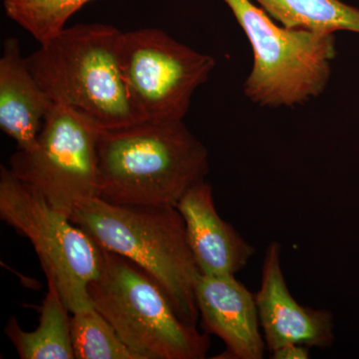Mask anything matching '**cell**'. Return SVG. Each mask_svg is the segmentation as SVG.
<instances>
[{
    "mask_svg": "<svg viewBox=\"0 0 359 359\" xmlns=\"http://www.w3.org/2000/svg\"><path fill=\"white\" fill-rule=\"evenodd\" d=\"M98 198L116 205H177L209 172V152L183 121L99 129Z\"/></svg>",
    "mask_w": 359,
    "mask_h": 359,
    "instance_id": "cell-1",
    "label": "cell"
},
{
    "mask_svg": "<svg viewBox=\"0 0 359 359\" xmlns=\"http://www.w3.org/2000/svg\"><path fill=\"white\" fill-rule=\"evenodd\" d=\"M122 32L101 23L66 26L26 57L54 104L87 118L99 129L142 123L121 65Z\"/></svg>",
    "mask_w": 359,
    "mask_h": 359,
    "instance_id": "cell-2",
    "label": "cell"
},
{
    "mask_svg": "<svg viewBox=\"0 0 359 359\" xmlns=\"http://www.w3.org/2000/svg\"><path fill=\"white\" fill-rule=\"evenodd\" d=\"M69 219L103 250L147 271L180 318L197 325L195 289L201 273L176 205H116L95 197L78 204Z\"/></svg>",
    "mask_w": 359,
    "mask_h": 359,
    "instance_id": "cell-3",
    "label": "cell"
},
{
    "mask_svg": "<svg viewBox=\"0 0 359 359\" xmlns=\"http://www.w3.org/2000/svg\"><path fill=\"white\" fill-rule=\"evenodd\" d=\"M249 40L252 65L244 81L250 102L294 108L327 89L337 57L334 33L285 27L252 0H222Z\"/></svg>",
    "mask_w": 359,
    "mask_h": 359,
    "instance_id": "cell-4",
    "label": "cell"
},
{
    "mask_svg": "<svg viewBox=\"0 0 359 359\" xmlns=\"http://www.w3.org/2000/svg\"><path fill=\"white\" fill-rule=\"evenodd\" d=\"M100 275L90 285L94 308L141 359H203L207 332L185 323L162 287L147 271L103 250Z\"/></svg>",
    "mask_w": 359,
    "mask_h": 359,
    "instance_id": "cell-5",
    "label": "cell"
},
{
    "mask_svg": "<svg viewBox=\"0 0 359 359\" xmlns=\"http://www.w3.org/2000/svg\"><path fill=\"white\" fill-rule=\"evenodd\" d=\"M0 218L32 243L70 313L93 308L89 287L102 269V248L4 165Z\"/></svg>",
    "mask_w": 359,
    "mask_h": 359,
    "instance_id": "cell-6",
    "label": "cell"
},
{
    "mask_svg": "<svg viewBox=\"0 0 359 359\" xmlns=\"http://www.w3.org/2000/svg\"><path fill=\"white\" fill-rule=\"evenodd\" d=\"M121 65L130 98L143 122L183 121L194 93L216 60L157 28L122 32Z\"/></svg>",
    "mask_w": 359,
    "mask_h": 359,
    "instance_id": "cell-7",
    "label": "cell"
},
{
    "mask_svg": "<svg viewBox=\"0 0 359 359\" xmlns=\"http://www.w3.org/2000/svg\"><path fill=\"white\" fill-rule=\"evenodd\" d=\"M98 132L87 118L53 103L34 147L18 150L8 168L70 218L78 204L98 197Z\"/></svg>",
    "mask_w": 359,
    "mask_h": 359,
    "instance_id": "cell-8",
    "label": "cell"
},
{
    "mask_svg": "<svg viewBox=\"0 0 359 359\" xmlns=\"http://www.w3.org/2000/svg\"><path fill=\"white\" fill-rule=\"evenodd\" d=\"M282 247L271 243L264 255L261 287L256 294L259 323L269 353L287 344L327 348L334 344V316L327 309L299 304L290 294L282 264Z\"/></svg>",
    "mask_w": 359,
    "mask_h": 359,
    "instance_id": "cell-9",
    "label": "cell"
},
{
    "mask_svg": "<svg viewBox=\"0 0 359 359\" xmlns=\"http://www.w3.org/2000/svg\"><path fill=\"white\" fill-rule=\"evenodd\" d=\"M195 294L201 327L226 344V351L219 358H264L266 346L261 332L256 294L236 276L200 275Z\"/></svg>",
    "mask_w": 359,
    "mask_h": 359,
    "instance_id": "cell-10",
    "label": "cell"
},
{
    "mask_svg": "<svg viewBox=\"0 0 359 359\" xmlns=\"http://www.w3.org/2000/svg\"><path fill=\"white\" fill-rule=\"evenodd\" d=\"M185 222L187 238L201 275L236 276L256 250L221 218L212 188L205 180L194 185L176 205Z\"/></svg>",
    "mask_w": 359,
    "mask_h": 359,
    "instance_id": "cell-11",
    "label": "cell"
},
{
    "mask_svg": "<svg viewBox=\"0 0 359 359\" xmlns=\"http://www.w3.org/2000/svg\"><path fill=\"white\" fill-rule=\"evenodd\" d=\"M52 104L28 67L20 42L6 39L0 57V128L18 150L34 147Z\"/></svg>",
    "mask_w": 359,
    "mask_h": 359,
    "instance_id": "cell-12",
    "label": "cell"
},
{
    "mask_svg": "<svg viewBox=\"0 0 359 359\" xmlns=\"http://www.w3.org/2000/svg\"><path fill=\"white\" fill-rule=\"evenodd\" d=\"M47 287L36 330L25 332L11 316L4 332L21 359H74L70 311L54 283L47 280Z\"/></svg>",
    "mask_w": 359,
    "mask_h": 359,
    "instance_id": "cell-13",
    "label": "cell"
},
{
    "mask_svg": "<svg viewBox=\"0 0 359 359\" xmlns=\"http://www.w3.org/2000/svg\"><path fill=\"white\" fill-rule=\"evenodd\" d=\"M285 27L359 33V8L342 0H252Z\"/></svg>",
    "mask_w": 359,
    "mask_h": 359,
    "instance_id": "cell-14",
    "label": "cell"
},
{
    "mask_svg": "<svg viewBox=\"0 0 359 359\" xmlns=\"http://www.w3.org/2000/svg\"><path fill=\"white\" fill-rule=\"evenodd\" d=\"M71 339L76 359H141L94 306L71 313Z\"/></svg>",
    "mask_w": 359,
    "mask_h": 359,
    "instance_id": "cell-15",
    "label": "cell"
},
{
    "mask_svg": "<svg viewBox=\"0 0 359 359\" xmlns=\"http://www.w3.org/2000/svg\"><path fill=\"white\" fill-rule=\"evenodd\" d=\"M92 0H4L9 20L32 35L39 44L56 36L68 20Z\"/></svg>",
    "mask_w": 359,
    "mask_h": 359,
    "instance_id": "cell-16",
    "label": "cell"
},
{
    "mask_svg": "<svg viewBox=\"0 0 359 359\" xmlns=\"http://www.w3.org/2000/svg\"><path fill=\"white\" fill-rule=\"evenodd\" d=\"M273 359H308L309 347L302 344H287L271 353Z\"/></svg>",
    "mask_w": 359,
    "mask_h": 359,
    "instance_id": "cell-17",
    "label": "cell"
}]
</instances>
